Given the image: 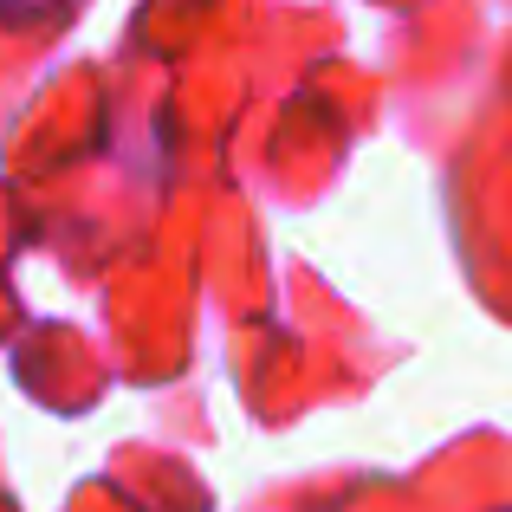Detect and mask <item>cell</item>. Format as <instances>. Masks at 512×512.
<instances>
[{
  "label": "cell",
  "mask_w": 512,
  "mask_h": 512,
  "mask_svg": "<svg viewBox=\"0 0 512 512\" xmlns=\"http://www.w3.org/2000/svg\"><path fill=\"white\" fill-rule=\"evenodd\" d=\"M52 7H65V0H0L7 20H33V13H52Z\"/></svg>",
  "instance_id": "6da1fadb"
}]
</instances>
